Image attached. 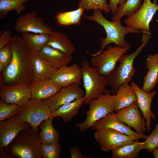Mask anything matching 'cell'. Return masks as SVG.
Here are the masks:
<instances>
[{"label":"cell","mask_w":158,"mask_h":158,"mask_svg":"<svg viewBox=\"0 0 158 158\" xmlns=\"http://www.w3.org/2000/svg\"><path fill=\"white\" fill-rule=\"evenodd\" d=\"M9 44L12 51L11 61L0 74V85H13L21 83L31 84L34 81L31 58L32 54L21 37L13 36Z\"/></svg>","instance_id":"cell-1"},{"label":"cell","mask_w":158,"mask_h":158,"mask_svg":"<svg viewBox=\"0 0 158 158\" xmlns=\"http://www.w3.org/2000/svg\"><path fill=\"white\" fill-rule=\"evenodd\" d=\"M83 16L85 18L95 21L102 26L106 33L105 37L99 39L101 43V49L94 54L88 52L92 56L99 54L105 47L110 43L115 44V46L126 47L130 45L125 39V35L130 33L139 34L141 32L140 30L123 26L120 20H108L103 16L102 11L99 9L94 10L93 14L91 16H86L84 15Z\"/></svg>","instance_id":"cell-2"},{"label":"cell","mask_w":158,"mask_h":158,"mask_svg":"<svg viewBox=\"0 0 158 158\" xmlns=\"http://www.w3.org/2000/svg\"><path fill=\"white\" fill-rule=\"evenodd\" d=\"M142 44L134 52L128 54H123L119 58V66L110 74L106 76L108 84L111 87L112 95H115L121 85L128 84L132 81L135 74V69L133 66L136 57L145 47L152 37L151 34H142Z\"/></svg>","instance_id":"cell-3"},{"label":"cell","mask_w":158,"mask_h":158,"mask_svg":"<svg viewBox=\"0 0 158 158\" xmlns=\"http://www.w3.org/2000/svg\"><path fill=\"white\" fill-rule=\"evenodd\" d=\"M38 131L31 127L21 131L8 145L7 151L19 158H41Z\"/></svg>","instance_id":"cell-4"},{"label":"cell","mask_w":158,"mask_h":158,"mask_svg":"<svg viewBox=\"0 0 158 158\" xmlns=\"http://www.w3.org/2000/svg\"><path fill=\"white\" fill-rule=\"evenodd\" d=\"M80 64L85 90V104H88L91 100L110 90L106 89L109 85L106 76L101 75L96 68L90 66L86 60L82 61Z\"/></svg>","instance_id":"cell-5"},{"label":"cell","mask_w":158,"mask_h":158,"mask_svg":"<svg viewBox=\"0 0 158 158\" xmlns=\"http://www.w3.org/2000/svg\"><path fill=\"white\" fill-rule=\"evenodd\" d=\"M111 93L110 90L89 102V110L85 112V119L83 122L76 124L80 132L86 131L96 121L108 114L114 112L115 95H111Z\"/></svg>","instance_id":"cell-6"},{"label":"cell","mask_w":158,"mask_h":158,"mask_svg":"<svg viewBox=\"0 0 158 158\" xmlns=\"http://www.w3.org/2000/svg\"><path fill=\"white\" fill-rule=\"evenodd\" d=\"M51 113L47 99L39 101L31 98L19 107L17 115L33 129L39 131L40 124L51 118Z\"/></svg>","instance_id":"cell-7"},{"label":"cell","mask_w":158,"mask_h":158,"mask_svg":"<svg viewBox=\"0 0 158 158\" xmlns=\"http://www.w3.org/2000/svg\"><path fill=\"white\" fill-rule=\"evenodd\" d=\"M131 46L123 47L109 45L106 50H102L99 54L92 56L91 63L101 75L106 76L114 70L117 62L123 55L129 50Z\"/></svg>","instance_id":"cell-8"},{"label":"cell","mask_w":158,"mask_h":158,"mask_svg":"<svg viewBox=\"0 0 158 158\" xmlns=\"http://www.w3.org/2000/svg\"><path fill=\"white\" fill-rule=\"evenodd\" d=\"M157 0H144L140 8L135 12L127 16L124 20L126 26L139 30L142 33L151 34L149 25L158 10Z\"/></svg>","instance_id":"cell-9"},{"label":"cell","mask_w":158,"mask_h":158,"mask_svg":"<svg viewBox=\"0 0 158 158\" xmlns=\"http://www.w3.org/2000/svg\"><path fill=\"white\" fill-rule=\"evenodd\" d=\"M94 137L101 150L105 152L135 140L132 137L111 128L96 131Z\"/></svg>","instance_id":"cell-10"},{"label":"cell","mask_w":158,"mask_h":158,"mask_svg":"<svg viewBox=\"0 0 158 158\" xmlns=\"http://www.w3.org/2000/svg\"><path fill=\"white\" fill-rule=\"evenodd\" d=\"M14 28L17 32L21 33L29 32L50 34L53 31L52 28L45 23L43 19L38 16L35 11L19 17L15 22Z\"/></svg>","instance_id":"cell-11"},{"label":"cell","mask_w":158,"mask_h":158,"mask_svg":"<svg viewBox=\"0 0 158 158\" xmlns=\"http://www.w3.org/2000/svg\"><path fill=\"white\" fill-rule=\"evenodd\" d=\"M0 97L1 102L22 106L31 98V85L26 83L9 86L0 85Z\"/></svg>","instance_id":"cell-12"},{"label":"cell","mask_w":158,"mask_h":158,"mask_svg":"<svg viewBox=\"0 0 158 158\" xmlns=\"http://www.w3.org/2000/svg\"><path fill=\"white\" fill-rule=\"evenodd\" d=\"M30 127L17 114L0 122V148L5 149L21 130Z\"/></svg>","instance_id":"cell-13"},{"label":"cell","mask_w":158,"mask_h":158,"mask_svg":"<svg viewBox=\"0 0 158 158\" xmlns=\"http://www.w3.org/2000/svg\"><path fill=\"white\" fill-rule=\"evenodd\" d=\"M81 83H76L63 87L57 94L47 99L51 113L61 105L84 97L85 92L80 87Z\"/></svg>","instance_id":"cell-14"},{"label":"cell","mask_w":158,"mask_h":158,"mask_svg":"<svg viewBox=\"0 0 158 158\" xmlns=\"http://www.w3.org/2000/svg\"><path fill=\"white\" fill-rule=\"evenodd\" d=\"M117 118L137 133L144 134L146 128V122L139 110L136 101L130 106L123 108L115 113Z\"/></svg>","instance_id":"cell-15"},{"label":"cell","mask_w":158,"mask_h":158,"mask_svg":"<svg viewBox=\"0 0 158 158\" xmlns=\"http://www.w3.org/2000/svg\"><path fill=\"white\" fill-rule=\"evenodd\" d=\"M105 128H111L133 138L135 140L145 139L147 136L133 130L131 128L116 117L115 113H110L97 121L91 127V130L97 131Z\"/></svg>","instance_id":"cell-16"},{"label":"cell","mask_w":158,"mask_h":158,"mask_svg":"<svg viewBox=\"0 0 158 158\" xmlns=\"http://www.w3.org/2000/svg\"><path fill=\"white\" fill-rule=\"evenodd\" d=\"M130 85L135 90L137 95V103L142 112L143 117L146 121V128L148 131L151 129L152 119L155 120L156 116L151 111V106L153 98L157 94L155 90L146 92L140 88L133 81L130 83Z\"/></svg>","instance_id":"cell-17"},{"label":"cell","mask_w":158,"mask_h":158,"mask_svg":"<svg viewBox=\"0 0 158 158\" xmlns=\"http://www.w3.org/2000/svg\"><path fill=\"white\" fill-rule=\"evenodd\" d=\"M82 75L81 67L75 63L57 69L50 78L63 87L73 83H81Z\"/></svg>","instance_id":"cell-18"},{"label":"cell","mask_w":158,"mask_h":158,"mask_svg":"<svg viewBox=\"0 0 158 158\" xmlns=\"http://www.w3.org/2000/svg\"><path fill=\"white\" fill-rule=\"evenodd\" d=\"M31 85V98L39 101L47 99L58 93L62 87L51 78L33 81Z\"/></svg>","instance_id":"cell-19"},{"label":"cell","mask_w":158,"mask_h":158,"mask_svg":"<svg viewBox=\"0 0 158 158\" xmlns=\"http://www.w3.org/2000/svg\"><path fill=\"white\" fill-rule=\"evenodd\" d=\"M37 54L57 69L68 66L73 59L72 55L65 54L47 45Z\"/></svg>","instance_id":"cell-20"},{"label":"cell","mask_w":158,"mask_h":158,"mask_svg":"<svg viewBox=\"0 0 158 158\" xmlns=\"http://www.w3.org/2000/svg\"><path fill=\"white\" fill-rule=\"evenodd\" d=\"M146 60V67L148 70L143 78L141 89L145 92H150L158 82V53L149 55Z\"/></svg>","instance_id":"cell-21"},{"label":"cell","mask_w":158,"mask_h":158,"mask_svg":"<svg viewBox=\"0 0 158 158\" xmlns=\"http://www.w3.org/2000/svg\"><path fill=\"white\" fill-rule=\"evenodd\" d=\"M31 63L34 74V81L50 79L57 69L37 54H32Z\"/></svg>","instance_id":"cell-22"},{"label":"cell","mask_w":158,"mask_h":158,"mask_svg":"<svg viewBox=\"0 0 158 158\" xmlns=\"http://www.w3.org/2000/svg\"><path fill=\"white\" fill-rule=\"evenodd\" d=\"M137 100L136 93L131 86L128 84L122 85L115 95L114 111L116 112L128 107Z\"/></svg>","instance_id":"cell-23"},{"label":"cell","mask_w":158,"mask_h":158,"mask_svg":"<svg viewBox=\"0 0 158 158\" xmlns=\"http://www.w3.org/2000/svg\"><path fill=\"white\" fill-rule=\"evenodd\" d=\"M84 97L76 99L69 103L63 104L51 113V118H61L66 123L70 122L76 116L83 105L85 104Z\"/></svg>","instance_id":"cell-24"},{"label":"cell","mask_w":158,"mask_h":158,"mask_svg":"<svg viewBox=\"0 0 158 158\" xmlns=\"http://www.w3.org/2000/svg\"><path fill=\"white\" fill-rule=\"evenodd\" d=\"M20 36L27 49L32 54H37L49 40L50 34L29 32L21 33Z\"/></svg>","instance_id":"cell-25"},{"label":"cell","mask_w":158,"mask_h":158,"mask_svg":"<svg viewBox=\"0 0 158 158\" xmlns=\"http://www.w3.org/2000/svg\"><path fill=\"white\" fill-rule=\"evenodd\" d=\"M46 45L70 55H72L75 50V47L66 35L57 31L53 30L50 34L49 40Z\"/></svg>","instance_id":"cell-26"},{"label":"cell","mask_w":158,"mask_h":158,"mask_svg":"<svg viewBox=\"0 0 158 158\" xmlns=\"http://www.w3.org/2000/svg\"><path fill=\"white\" fill-rule=\"evenodd\" d=\"M145 142L134 140L130 143L117 147L112 150V158H137L140 151L145 149Z\"/></svg>","instance_id":"cell-27"},{"label":"cell","mask_w":158,"mask_h":158,"mask_svg":"<svg viewBox=\"0 0 158 158\" xmlns=\"http://www.w3.org/2000/svg\"><path fill=\"white\" fill-rule=\"evenodd\" d=\"M53 119L47 118L40 125L41 131L39 133L42 143L51 144L59 143L60 139L59 132L54 128Z\"/></svg>","instance_id":"cell-28"},{"label":"cell","mask_w":158,"mask_h":158,"mask_svg":"<svg viewBox=\"0 0 158 158\" xmlns=\"http://www.w3.org/2000/svg\"><path fill=\"white\" fill-rule=\"evenodd\" d=\"M85 11L83 7H78L75 10L58 13L55 18L58 23L61 26L80 25L81 24V18Z\"/></svg>","instance_id":"cell-29"},{"label":"cell","mask_w":158,"mask_h":158,"mask_svg":"<svg viewBox=\"0 0 158 158\" xmlns=\"http://www.w3.org/2000/svg\"><path fill=\"white\" fill-rule=\"evenodd\" d=\"M142 5V0H126L125 3L118 6L111 21L121 20L123 17L127 16L135 12Z\"/></svg>","instance_id":"cell-30"},{"label":"cell","mask_w":158,"mask_h":158,"mask_svg":"<svg viewBox=\"0 0 158 158\" xmlns=\"http://www.w3.org/2000/svg\"><path fill=\"white\" fill-rule=\"evenodd\" d=\"M31 0H0V18L4 19L8 13L13 10L20 14L25 10V2Z\"/></svg>","instance_id":"cell-31"},{"label":"cell","mask_w":158,"mask_h":158,"mask_svg":"<svg viewBox=\"0 0 158 158\" xmlns=\"http://www.w3.org/2000/svg\"><path fill=\"white\" fill-rule=\"evenodd\" d=\"M78 6L83 7L85 11L99 9L106 13L110 11L107 0H79Z\"/></svg>","instance_id":"cell-32"},{"label":"cell","mask_w":158,"mask_h":158,"mask_svg":"<svg viewBox=\"0 0 158 158\" xmlns=\"http://www.w3.org/2000/svg\"><path fill=\"white\" fill-rule=\"evenodd\" d=\"M40 152L43 158H60L62 152V148L59 143L41 144Z\"/></svg>","instance_id":"cell-33"},{"label":"cell","mask_w":158,"mask_h":158,"mask_svg":"<svg viewBox=\"0 0 158 158\" xmlns=\"http://www.w3.org/2000/svg\"><path fill=\"white\" fill-rule=\"evenodd\" d=\"M19 106L16 104H9L0 101V121H4L17 114Z\"/></svg>","instance_id":"cell-34"},{"label":"cell","mask_w":158,"mask_h":158,"mask_svg":"<svg viewBox=\"0 0 158 158\" xmlns=\"http://www.w3.org/2000/svg\"><path fill=\"white\" fill-rule=\"evenodd\" d=\"M13 56L11 47L9 44L0 49V72L2 73L11 62Z\"/></svg>","instance_id":"cell-35"},{"label":"cell","mask_w":158,"mask_h":158,"mask_svg":"<svg viewBox=\"0 0 158 158\" xmlns=\"http://www.w3.org/2000/svg\"><path fill=\"white\" fill-rule=\"evenodd\" d=\"M145 142V149L149 153H152L158 147V123L151 134L147 136Z\"/></svg>","instance_id":"cell-36"},{"label":"cell","mask_w":158,"mask_h":158,"mask_svg":"<svg viewBox=\"0 0 158 158\" xmlns=\"http://www.w3.org/2000/svg\"><path fill=\"white\" fill-rule=\"evenodd\" d=\"M12 32L9 30H5L0 36V49L8 45L12 39Z\"/></svg>","instance_id":"cell-37"},{"label":"cell","mask_w":158,"mask_h":158,"mask_svg":"<svg viewBox=\"0 0 158 158\" xmlns=\"http://www.w3.org/2000/svg\"><path fill=\"white\" fill-rule=\"evenodd\" d=\"M71 158H86L88 157L83 155L79 147L73 146L71 147L68 151Z\"/></svg>","instance_id":"cell-38"},{"label":"cell","mask_w":158,"mask_h":158,"mask_svg":"<svg viewBox=\"0 0 158 158\" xmlns=\"http://www.w3.org/2000/svg\"><path fill=\"white\" fill-rule=\"evenodd\" d=\"M109 6L112 14L114 15L115 13L117 8L119 6L125 3L126 0H109Z\"/></svg>","instance_id":"cell-39"},{"label":"cell","mask_w":158,"mask_h":158,"mask_svg":"<svg viewBox=\"0 0 158 158\" xmlns=\"http://www.w3.org/2000/svg\"><path fill=\"white\" fill-rule=\"evenodd\" d=\"M6 152L4 148H0V158H15V156L9 152Z\"/></svg>","instance_id":"cell-40"},{"label":"cell","mask_w":158,"mask_h":158,"mask_svg":"<svg viewBox=\"0 0 158 158\" xmlns=\"http://www.w3.org/2000/svg\"><path fill=\"white\" fill-rule=\"evenodd\" d=\"M154 158H158V147L155 149L152 152Z\"/></svg>","instance_id":"cell-41"}]
</instances>
